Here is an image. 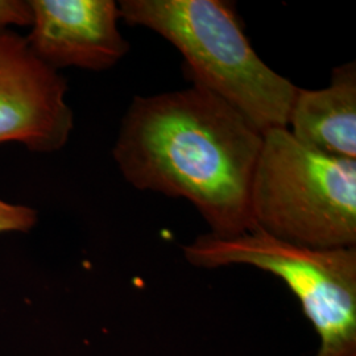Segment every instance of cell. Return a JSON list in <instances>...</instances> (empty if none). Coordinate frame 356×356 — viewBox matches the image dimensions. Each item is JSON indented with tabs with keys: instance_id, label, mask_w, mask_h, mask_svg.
I'll return each mask as SVG.
<instances>
[{
	"instance_id": "1",
	"label": "cell",
	"mask_w": 356,
	"mask_h": 356,
	"mask_svg": "<svg viewBox=\"0 0 356 356\" xmlns=\"http://www.w3.org/2000/svg\"><path fill=\"white\" fill-rule=\"evenodd\" d=\"M263 132L213 91L191 88L136 97L124 115L113 156L139 191L185 198L211 235L254 229L251 186Z\"/></svg>"
},
{
	"instance_id": "2",
	"label": "cell",
	"mask_w": 356,
	"mask_h": 356,
	"mask_svg": "<svg viewBox=\"0 0 356 356\" xmlns=\"http://www.w3.org/2000/svg\"><path fill=\"white\" fill-rule=\"evenodd\" d=\"M120 19L177 48L193 83L213 91L261 132L288 127L298 88L270 69L220 0H122Z\"/></svg>"
},
{
	"instance_id": "3",
	"label": "cell",
	"mask_w": 356,
	"mask_h": 356,
	"mask_svg": "<svg viewBox=\"0 0 356 356\" xmlns=\"http://www.w3.org/2000/svg\"><path fill=\"white\" fill-rule=\"evenodd\" d=\"M254 226L301 247H356V160L314 151L288 128L263 132L251 186Z\"/></svg>"
},
{
	"instance_id": "4",
	"label": "cell",
	"mask_w": 356,
	"mask_h": 356,
	"mask_svg": "<svg viewBox=\"0 0 356 356\" xmlns=\"http://www.w3.org/2000/svg\"><path fill=\"white\" fill-rule=\"evenodd\" d=\"M182 251L195 267L243 264L279 277L318 334L314 356H356V247L314 250L254 227L232 238L206 234Z\"/></svg>"
},
{
	"instance_id": "5",
	"label": "cell",
	"mask_w": 356,
	"mask_h": 356,
	"mask_svg": "<svg viewBox=\"0 0 356 356\" xmlns=\"http://www.w3.org/2000/svg\"><path fill=\"white\" fill-rule=\"evenodd\" d=\"M66 94L64 76L38 60L26 38L0 28V144L35 153L64 148L74 127Z\"/></svg>"
},
{
	"instance_id": "6",
	"label": "cell",
	"mask_w": 356,
	"mask_h": 356,
	"mask_svg": "<svg viewBox=\"0 0 356 356\" xmlns=\"http://www.w3.org/2000/svg\"><path fill=\"white\" fill-rule=\"evenodd\" d=\"M31 32L26 40L40 61L57 70L102 72L129 51L119 31L114 0H29Z\"/></svg>"
},
{
	"instance_id": "7",
	"label": "cell",
	"mask_w": 356,
	"mask_h": 356,
	"mask_svg": "<svg viewBox=\"0 0 356 356\" xmlns=\"http://www.w3.org/2000/svg\"><path fill=\"white\" fill-rule=\"evenodd\" d=\"M286 128L314 151L356 160L355 63L335 67L325 89H298Z\"/></svg>"
},
{
	"instance_id": "8",
	"label": "cell",
	"mask_w": 356,
	"mask_h": 356,
	"mask_svg": "<svg viewBox=\"0 0 356 356\" xmlns=\"http://www.w3.org/2000/svg\"><path fill=\"white\" fill-rule=\"evenodd\" d=\"M38 211L26 204H10L0 198V234L28 232L38 223Z\"/></svg>"
},
{
	"instance_id": "9",
	"label": "cell",
	"mask_w": 356,
	"mask_h": 356,
	"mask_svg": "<svg viewBox=\"0 0 356 356\" xmlns=\"http://www.w3.org/2000/svg\"><path fill=\"white\" fill-rule=\"evenodd\" d=\"M32 10L29 0H0V28L29 26Z\"/></svg>"
}]
</instances>
